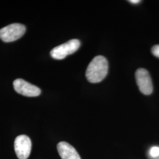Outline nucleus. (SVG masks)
Here are the masks:
<instances>
[{"instance_id":"4","label":"nucleus","mask_w":159,"mask_h":159,"mask_svg":"<svg viewBox=\"0 0 159 159\" xmlns=\"http://www.w3.org/2000/svg\"><path fill=\"white\" fill-rule=\"evenodd\" d=\"M137 84L140 92L144 95H150L153 90L151 77L144 68H139L136 71Z\"/></svg>"},{"instance_id":"2","label":"nucleus","mask_w":159,"mask_h":159,"mask_svg":"<svg viewBox=\"0 0 159 159\" xmlns=\"http://www.w3.org/2000/svg\"><path fill=\"white\" fill-rule=\"evenodd\" d=\"M80 46L79 40L73 39L54 48L51 52V57L56 60H63L68 55L77 51Z\"/></svg>"},{"instance_id":"7","label":"nucleus","mask_w":159,"mask_h":159,"mask_svg":"<svg viewBox=\"0 0 159 159\" xmlns=\"http://www.w3.org/2000/svg\"><path fill=\"white\" fill-rule=\"evenodd\" d=\"M57 150L62 159H81L76 150L68 143H59L57 144Z\"/></svg>"},{"instance_id":"10","label":"nucleus","mask_w":159,"mask_h":159,"mask_svg":"<svg viewBox=\"0 0 159 159\" xmlns=\"http://www.w3.org/2000/svg\"><path fill=\"white\" fill-rule=\"evenodd\" d=\"M129 2H130L132 4H138L140 2V0H129Z\"/></svg>"},{"instance_id":"1","label":"nucleus","mask_w":159,"mask_h":159,"mask_svg":"<svg viewBox=\"0 0 159 159\" xmlns=\"http://www.w3.org/2000/svg\"><path fill=\"white\" fill-rule=\"evenodd\" d=\"M108 64L107 59L102 56L94 57L87 67L85 76L91 83H97L104 79L108 73Z\"/></svg>"},{"instance_id":"3","label":"nucleus","mask_w":159,"mask_h":159,"mask_svg":"<svg viewBox=\"0 0 159 159\" xmlns=\"http://www.w3.org/2000/svg\"><path fill=\"white\" fill-rule=\"evenodd\" d=\"M25 30L23 24H12L0 30V39L6 43L12 42L22 37Z\"/></svg>"},{"instance_id":"8","label":"nucleus","mask_w":159,"mask_h":159,"mask_svg":"<svg viewBox=\"0 0 159 159\" xmlns=\"http://www.w3.org/2000/svg\"><path fill=\"white\" fill-rule=\"evenodd\" d=\"M149 154L151 157L155 158L159 156V147L154 146L153 148H151L150 150Z\"/></svg>"},{"instance_id":"9","label":"nucleus","mask_w":159,"mask_h":159,"mask_svg":"<svg viewBox=\"0 0 159 159\" xmlns=\"http://www.w3.org/2000/svg\"><path fill=\"white\" fill-rule=\"evenodd\" d=\"M152 52L154 56L159 58V44L156 45L152 47Z\"/></svg>"},{"instance_id":"6","label":"nucleus","mask_w":159,"mask_h":159,"mask_svg":"<svg viewBox=\"0 0 159 159\" xmlns=\"http://www.w3.org/2000/svg\"><path fill=\"white\" fill-rule=\"evenodd\" d=\"M14 90L18 94L24 96L37 97L41 94V90L35 86L21 79H16L13 82Z\"/></svg>"},{"instance_id":"5","label":"nucleus","mask_w":159,"mask_h":159,"mask_svg":"<svg viewBox=\"0 0 159 159\" xmlns=\"http://www.w3.org/2000/svg\"><path fill=\"white\" fill-rule=\"evenodd\" d=\"M31 142L29 137L20 135L16 137L14 142V148L17 157L19 159L29 158L31 150Z\"/></svg>"}]
</instances>
